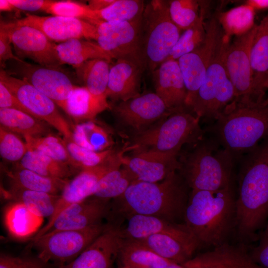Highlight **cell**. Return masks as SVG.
Listing matches in <instances>:
<instances>
[{
    "instance_id": "57",
    "label": "cell",
    "mask_w": 268,
    "mask_h": 268,
    "mask_svg": "<svg viewBox=\"0 0 268 268\" xmlns=\"http://www.w3.org/2000/svg\"><path fill=\"white\" fill-rule=\"evenodd\" d=\"M264 233L265 234H266L268 236V225L266 231L264 232Z\"/></svg>"
},
{
    "instance_id": "4",
    "label": "cell",
    "mask_w": 268,
    "mask_h": 268,
    "mask_svg": "<svg viewBox=\"0 0 268 268\" xmlns=\"http://www.w3.org/2000/svg\"><path fill=\"white\" fill-rule=\"evenodd\" d=\"M189 188L178 170L159 182L134 183L115 199V209L125 218L140 214L179 223L184 220Z\"/></svg>"
},
{
    "instance_id": "27",
    "label": "cell",
    "mask_w": 268,
    "mask_h": 268,
    "mask_svg": "<svg viewBox=\"0 0 268 268\" xmlns=\"http://www.w3.org/2000/svg\"><path fill=\"white\" fill-rule=\"evenodd\" d=\"M118 258L119 267L164 268L176 264L163 258L140 241L122 238Z\"/></svg>"
},
{
    "instance_id": "23",
    "label": "cell",
    "mask_w": 268,
    "mask_h": 268,
    "mask_svg": "<svg viewBox=\"0 0 268 268\" xmlns=\"http://www.w3.org/2000/svg\"><path fill=\"white\" fill-rule=\"evenodd\" d=\"M152 74L155 93L166 107L171 111L186 108L187 90L178 61L166 60Z\"/></svg>"
},
{
    "instance_id": "47",
    "label": "cell",
    "mask_w": 268,
    "mask_h": 268,
    "mask_svg": "<svg viewBox=\"0 0 268 268\" xmlns=\"http://www.w3.org/2000/svg\"><path fill=\"white\" fill-rule=\"evenodd\" d=\"M46 264L38 258L15 257L1 253L0 268H46Z\"/></svg>"
},
{
    "instance_id": "13",
    "label": "cell",
    "mask_w": 268,
    "mask_h": 268,
    "mask_svg": "<svg viewBox=\"0 0 268 268\" xmlns=\"http://www.w3.org/2000/svg\"><path fill=\"white\" fill-rule=\"evenodd\" d=\"M10 74L31 84L53 100L65 111L67 101L76 85L60 67L43 66L25 62L13 61Z\"/></svg>"
},
{
    "instance_id": "28",
    "label": "cell",
    "mask_w": 268,
    "mask_h": 268,
    "mask_svg": "<svg viewBox=\"0 0 268 268\" xmlns=\"http://www.w3.org/2000/svg\"><path fill=\"white\" fill-rule=\"evenodd\" d=\"M3 219L6 229L12 237L25 240L38 233L44 218L32 212L23 204L11 201L5 208Z\"/></svg>"
},
{
    "instance_id": "42",
    "label": "cell",
    "mask_w": 268,
    "mask_h": 268,
    "mask_svg": "<svg viewBox=\"0 0 268 268\" xmlns=\"http://www.w3.org/2000/svg\"><path fill=\"white\" fill-rule=\"evenodd\" d=\"M144 6L143 0H115L105 9L95 12L100 20L131 22L142 17Z\"/></svg>"
},
{
    "instance_id": "22",
    "label": "cell",
    "mask_w": 268,
    "mask_h": 268,
    "mask_svg": "<svg viewBox=\"0 0 268 268\" xmlns=\"http://www.w3.org/2000/svg\"><path fill=\"white\" fill-rule=\"evenodd\" d=\"M107 201L92 197L68 206L57 215L43 235L50 232L81 230L100 223L107 211Z\"/></svg>"
},
{
    "instance_id": "1",
    "label": "cell",
    "mask_w": 268,
    "mask_h": 268,
    "mask_svg": "<svg viewBox=\"0 0 268 268\" xmlns=\"http://www.w3.org/2000/svg\"><path fill=\"white\" fill-rule=\"evenodd\" d=\"M238 161L235 228L241 239H251L268 217V136Z\"/></svg>"
},
{
    "instance_id": "34",
    "label": "cell",
    "mask_w": 268,
    "mask_h": 268,
    "mask_svg": "<svg viewBox=\"0 0 268 268\" xmlns=\"http://www.w3.org/2000/svg\"><path fill=\"white\" fill-rule=\"evenodd\" d=\"M3 195L12 201L23 204L32 212L43 218H50L53 215L59 197V195L26 190L12 185L4 192Z\"/></svg>"
},
{
    "instance_id": "11",
    "label": "cell",
    "mask_w": 268,
    "mask_h": 268,
    "mask_svg": "<svg viewBox=\"0 0 268 268\" xmlns=\"http://www.w3.org/2000/svg\"><path fill=\"white\" fill-rule=\"evenodd\" d=\"M0 81L16 97L33 116L47 123L66 139H72L70 125L62 115L57 104L31 84L1 68Z\"/></svg>"
},
{
    "instance_id": "51",
    "label": "cell",
    "mask_w": 268,
    "mask_h": 268,
    "mask_svg": "<svg viewBox=\"0 0 268 268\" xmlns=\"http://www.w3.org/2000/svg\"><path fill=\"white\" fill-rule=\"evenodd\" d=\"M17 9L29 11H45L51 0H9Z\"/></svg>"
},
{
    "instance_id": "30",
    "label": "cell",
    "mask_w": 268,
    "mask_h": 268,
    "mask_svg": "<svg viewBox=\"0 0 268 268\" xmlns=\"http://www.w3.org/2000/svg\"><path fill=\"white\" fill-rule=\"evenodd\" d=\"M10 185L24 189L60 195L69 180L41 175L19 165L5 171Z\"/></svg>"
},
{
    "instance_id": "20",
    "label": "cell",
    "mask_w": 268,
    "mask_h": 268,
    "mask_svg": "<svg viewBox=\"0 0 268 268\" xmlns=\"http://www.w3.org/2000/svg\"><path fill=\"white\" fill-rule=\"evenodd\" d=\"M113 110L123 124L138 131L174 111L169 110L155 93L152 92L121 101Z\"/></svg>"
},
{
    "instance_id": "5",
    "label": "cell",
    "mask_w": 268,
    "mask_h": 268,
    "mask_svg": "<svg viewBox=\"0 0 268 268\" xmlns=\"http://www.w3.org/2000/svg\"><path fill=\"white\" fill-rule=\"evenodd\" d=\"M187 145L178 155V171L191 190L215 191L233 185L236 161L214 138L205 133Z\"/></svg>"
},
{
    "instance_id": "46",
    "label": "cell",
    "mask_w": 268,
    "mask_h": 268,
    "mask_svg": "<svg viewBox=\"0 0 268 268\" xmlns=\"http://www.w3.org/2000/svg\"><path fill=\"white\" fill-rule=\"evenodd\" d=\"M27 151L25 142L17 134L0 126V155L3 159L12 163L20 162Z\"/></svg>"
},
{
    "instance_id": "2",
    "label": "cell",
    "mask_w": 268,
    "mask_h": 268,
    "mask_svg": "<svg viewBox=\"0 0 268 268\" xmlns=\"http://www.w3.org/2000/svg\"><path fill=\"white\" fill-rule=\"evenodd\" d=\"M204 131L238 161L268 136V96L261 101L234 99Z\"/></svg>"
},
{
    "instance_id": "3",
    "label": "cell",
    "mask_w": 268,
    "mask_h": 268,
    "mask_svg": "<svg viewBox=\"0 0 268 268\" xmlns=\"http://www.w3.org/2000/svg\"><path fill=\"white\" fill-rule=\"evenodd\" d=\"M236 200L233 185L215 191L191 190L184 220L199 247L226 243L236 227Z\"/></svg>"
},
{
    "instance_id": "12",
    "label": "cell",
    "mask_w": 268,
    "mask_h": 268,
    "mask_svg": "<svg viewBox=\"0 0 268 268\" xmlns=\"http://www.w3.org/2000/svg\"><path fill=\"white\" fill-rule=\"evenodd\" d=\"M141 18L131 22L100 20L94 24L97 30L95 41L112 59L129 60L146 70L140 47Z\"/></svg>"
},
{
    "instance_id": "31",
    "label": "cell",
    "mask_w": 268,
    "mask_h": 268,
    "mask_svg": "<svg viewBox=\"0 0 268 268\" xmlns=\"http://www.w3.org/2000/svg\"><path fill=\"white\" fill-rule=\"evenodd\" d=\"M109 108L107 100L94 97L84 86H76L67 101L65 112L80 123L94 120L97 115Z\"/></svg>"
},
{
    "instance_id": "40",
    "label": "cell",
    "mask_w": 268,
    "mask_h": 268,
    "mask_svg": "<svg viewBox=\"0 0 268 268\" xmlns=\"http://www.w3.org/2000/svg\"><path fill=\"white\" fill-rule=\"evenodd\" d=\"M206 2L196 0H169L170 16L181 30L185 31L194 25L205 13Z\"/></svg>"
},
{
    "instance_id": "41",
    "label": "cell",
    "mask_w": 268,
    "mask_h": 268,
    "mask_svg": "<svg viewBox=\"0 0 268 268\" xmlns=\"http://www.w3.org/2000/svg\"><path fill=\"white\" fill-rule=\"evenodd\" d=\"M133 183L127 172L122 167L106 174L100 180L92 197L108 201L121 196Z\"/></svg>"
},
{
    "instance_id": "24",
    "label": "cell",
    "mask_w": 268,
    "mask_h": 268,
    "mask_svg": "<svg viewBox=\"0 0 268 268\" xmlns=\"http://www.w3.org/2000/svg\"><path fill=\"white\" fill-rule=\"evenodd\" d=\"M182 265L186 268H264L246 250L227 243L199 254Z\"/></svg>"
},
{
    "instance_id": "56",
    "label": "cell",
    "mask_w": 268,
    "mask_h": 268,
    "mask_svg": "<svg viewBox=\"0 0 268 268\" xmlns=\"http://www.w3.org/2000/svg\"><path fill=\"white\" fill-rule=\"evenodd\" d=\"M263 89L266 92L268 90V76L263 85Z\"/></svg>"
},
{
    "instance_id": "8",
    "label": "cell",
    "mask_w": 268,
    "mask_h": 268,
    "mask_svg": "<svg viewBox=\"0 0 268 268\" xmlns=\"http://www.w3.org/2000/svg\"><path fill=\"white\" fill-rule=\"evenodd\" d=\"M185 108L173 111L158 126L139 132L133 146L161 152L180 151L184 145L201 139L205 132L200 119Z\"/></svg>"
},
{
    "instance_id": "26",
    "label": "cell",
    "mask_w": 268,
    "mask_h": 268,
    "mask_svg": "<svg viewBox=\"0 0 268 268\" xmlns=\"http://www.w3.org/2000/svg\"><path fill=\"white\" fill-rule=\"evenodd\" d=\"M250 58L255 94L263 100L267 97L263 85L268 76V12L257 26Z\"/></svg>"
},
{
    "instance_id": "43",
    "label": "cell",
    "mask_w": 268,
    "mask_h": 268,
    "mask_svg": "<svg viewBox=\"0 0 268 268\" xmlns=\"http://www.w3.org/2000/svg\"><path fill=\"white\" fill-rule=\"evenodd\" d=\"M205 14H203L194 25L181 34L166 60L177 61L182 56L193 51L204 42L206 35L204 21Z\"/></svg>"
},
{
    "instance_id": "6",
    "label": "cell",
    "mask_w": 268,
    "mask_h": 268,
    "mask_svg": "<svg viewBox=\"0 0 268 268\" xmlns=\"http://www.w3.org/2000/svg\"><path fill=\"white\" fill-rule=\"evenodd\" d=\"M181 31L170 16L168 1L152 0L145 5L140 40L146 69L152 73L166 60Z\"/></svg>"
},
{
    "instance_id": "45",
    "label": "cell",
    "mask_w": 268,
    "mask_h": 268,
    "mask_svg": "<svg viewBox=\"0 0 268 268\" xmlns=\"http://www.w3.org/2000/svg\"><path fill=\"white\" fill-rule=\"evenodd\" d=\"M45 12L53 15L83 20L93 25L100 20L95 11L91 10L87 5L71 0H52Z\"/></svg>"
},
{
    "instance_id": "19",
    "label": "cell",
    "mask_w": 268,
    "mask_h": 268,
    "mask_svg": "<svg viewBox=\"0 0 268 268\" xmlns=\"http://www.w3.org/2000/svg\"><path fill=\"white\" fill-rule=\"evenodd\" d=\"M126 227L119 229L122 238L141 240L155 234L170 235L180 241L194 251L199 244L185 223H176L153 216L133 214L126 217Z\"/></svg>"
},
{
    "instance_id": "50",
    "label": "cell",
    "mask_w": 268,
    "mask_h": 268,
    "mask_svg": "<svg viewBox=\"0 0 268 268\" xmlns=\"http://www.w3.org/2000/svg\"><path fill=\"white\" fill-rule=\"evenodd\" d=\"M0 109H15L31 115L11 92L0 81Z\"/></svg>"
},
{
    "instance_id": "10",
    "label": "cell",
    "mask_w": 268,
    "mask_h": 268,
    "mask_svg": "<svg viewBox=\"0 0 268 268\" xmlns=\"http://www.w3.org/2000/svg\"><path fill=\"white\" fill-rule=\"evenodd\" d=\"M205 26L206 35L204 42L177 60L187 90L185 107L189 109L203 82L214 52L225 35L216 16L205 23Z\"/></svg>"
},
{
    "instance_id": "33",
    "label": "cell",
    "mask_w": 268,
    "mask_h": 268,
    "mask_svg": "<svg viewBox=\"0 0 268 268\" xmlns=\"http://www.w3.org/2000/svg\"><path fill=\"white\" fill-rule=\"evenodd\" d=\"M110 62L102 59L88 61L75 68L78 78L94 97L107 100Z\"/></svg>"
},
{
    "instance_id": "35",
    "label": "cell",
    "mask_w": 268,
    "mask_h": 268,
    "mask_svg": "<svg viewBox=\"0 0 268 268\" xmlns=\"http://www.w3.org/2000/svg\"><path fill=\"white\" fill-rule=\"evenodd\" d=\"M72 131V140L90 150L103 151L110 149L113 143L107 130L94 120L78 123Z\"/></svg>"
},
{
    "instance_id": "29",
    "label": "cell",
    "mask_w": 268,
    "mask_h": 268,
    "mask_svg": "<svg viewBox=\"0 0 268 268\" xmlns=\"http://www.w3.org/2000/svg\"><path fill=\"white\" fill-rule=\"evenodd\" d=\"M58 58L61 65L67 64L74 68L93 59H112L97 42L84 39H71L57 44Z\"/></svg>"
},
{
    "instance_id": "9",
    "label": "cell",
    "mask_w": 268,
    "mask_h": 268,
    "mask_svg": "<svg viewBox=\"0 0 268 268\" xmlns=\"http://www.w3.org/2000/svg\"><path fill=\"white\" fill-rule=\"evenodd\" d=\"M101 223L78 230L50 232L32 239L38 257L45 264L53 262L59 266L67 264L81 254L104 230Z\"/></svg>"
},
{
    "instance_id": "21",
    "label": "cell",
    "mask_w": 268,
    "mask_h": 268,
    "mask_svg": "<svg viewBox=\"0 0 268 268\" xmlns=\"http://www.w3.org/2000/svg\"><path fill=\"white\" fill-rule=\"evenodd\" d=\"M121 239L118 228L106 226L75 259L59 268H111L118 258Z\"/></svg>"
},
{
    "instance_id": "18",
    "label": "cell",
    "mask_w": 268,
    "mask_h": 268,
    "mask_svg": "<svg viewBox=\"0 0 268 268\" xmlns=\"http://www.w3.org/2000/svg\"><path fill=\"white\" fill-rule=\"evenodd\" d=\"M17 23L34 27L50 40L63 42L71 39L96 40L97 30L93 24L79 19L57 15L39 16L27 13Z\"/></svg>"
},
{
    "instance_id": "14",
    "label": "cell",
    "mask_w": 268,
    "mask_h": 268,
    "mask_svg": "<svg viewBox=\"0 0 268 268\" xmlns=\"http://www.w3.org/2000/svg\"><path fill=\"white\" fill-rule=\"evenodd\" d=\"M123 152H115L103 163L94 167L83 169L69 180L59 195L55 209L48 222L36 234L38 238L44 234L57 215L68 206L81 202L93 196L100 180L110 171L121 167Z\"/></svg>"
},
{
    "instance_id": "38",
    "label": "cell",
    "mask_w": 268,
    "mask_h": 268,
    "mask_svg": "<svg viewBox=\"0 0 268 268\" xmlns=\"http://www.w3.org/2000/svg\"><path fill=\"white\" fill-rule=\"evenodd\" d=\"M255 12L252 7L244 4L221 12L216 17L227 36H238L254 27Z\"/></svg>"
},
{
    "instance_id": "25",
    "label": "cell",
    "mask_w": 268,
    "mask_h": 268,
    "mask_svg": "<svg viewBox=\"0 0 268 268\" xmlns=\"http://www.w3.org/2000/svg\"><path fill=\"white\" fill-rule=\"evenodd\" d=\"M145 68L131 61L118 59L111 66L106 96L126 101L140 95V80Z\"/></svg>"
},
{
    "instance_id": "52",
    "label": "cell",
    "mask_w": 268,
    "mask_h": 268,
    "mask_svg": "<svg viewBox=\"0 0 268 268\" xmlns=\"http://www.w3.org/2000/svg\"><path fill=\"white\" fill-rule=\"evenodd\" d=\"M115 0H90L88 1V6L92 10L100 11L109 6Z\"/></svg>"
},
{
    "instance_id": "16",
    "label": "cell",
    "mask_w": 268,
    "mask_h": 268,
    "mask_svg": "<svg viewBox=\"0 0 268 268\" xmlns=\"http://www.w3.org/2000/svg\"><path fill=\"white\" fill-rule=\"evenodd\" d=\"M0 27L8 32L19 59L28 58L43 66H62L57 56V44L39 30L16 21L1 22Z\"/></svg>"
},
{
    "instance_id": "49",
    "label": "cell",
    "mask_w": 268,
    "mask_h": 268,
    "mask_svg": "<svg viewBox=\"0 0 268 268\" xmlns=\"http://www.w3.org/2000/svg\"><path fill=\"white\" fill-rule=\"evenodd\" d=\"M249 254L256 263L268 268V236L266 234H262L259 244L253 248Z\"/></svg>"
},
{
    "instance_id": "55",
    "label": "cell",
    "mask_w": 268,
    "mask_h": 268,
    "mask_svg": "<svg viewBox=\"0 0 268 268\" xmlns=\"http://www.w3.org/2000/svg\"><path fill=\"white\" fill-rule=\"evenodd\" d=\"M119 268H124L119 267ZM164 268H186L182 264H174L170 266Z\"/></svg>"
},
{
    "instance_id": "44",
    "label": "cell",
    "mask_w": 268,
    "mask_h": 268,
    "mask_svg": "<svg viewBox=\"0 0 268 268\" xmlns=\"http://www.w3.org/2000/svg\"><path fill=\"white\" fill-rule=\"evenodd\" d=\"M65 139V138H64ZM67 147L74 163V167L80 171L98 166L108 159L115 152L111 148L96 152L84 148L72 139H66Z\"/></svg>"
},
{
    "instance_id": "15",
    "label": "cell",
    "mask_w": 268,
    "mask_h": 268,
    "mask_svg": "<svg viewBox=\"0 0 268 268\" xmlns=\"http://www.w3.org/2000/svg\"><path fill=\"white\" fill-rule=\"evenodd\" d=\"M257 26L243 35L235 36L226 50L225 65L234 89V99L261 101L255 94L250 58Z\"/></svg>"
},
{
    "instance_id": "54",
    "label": "cell",
    "mask_w": 268,
    "mask_h": 268,
    "mask_svg": "<svg viewBox=\"0 0 268 268\" xmlns=\"http://www.w3.org/2000/svg\"><path fill=\"white\" fill-rule=\"evenodd\" d=\"M0 10L1 12L16 11L17 9L9 0H0Z\"/></svg>"
},
{
    "instance_id": "7",
    "label": "cell",
    "mask_w": 268,
    "mask_h": 268,
    "mask_svg": "<svg viewBox=\"0 0 268 268\" xmlns=\"http://www.w3.org/2000/svg\"><path fill=\"white\" fill-rule=\"evenodd\" d=\"M225 34L207 68L204 79L190 109L200 120L213 123L235 98L232 84L225 65V55L230 43Z\"/></svg>"
},
{
    "instance_id": "17",
    "label": "cell",
    "mask_w": 268,
    "mask_h": 268,
    "mask_svg": "<svg viewBox=\"0 0 268 268\" xmlns=\"http://www.w3.org/2000/svg\"><path fill=\"white\" fill-rule=\"evenodd\" d=\"M180 151L161 152L146 150L132 157H123L122 167L130 175L133 183H156L178 170Z\"/></svg>"
},
{
    "instance_id": "48",
    "label": "cell",
    "mask_w": 268,
    "mask_h": 268,
    "mask_svg": "<svg viewBox=\"0 0 268 268\" xmlns=\"http://www.w3.org/2000/svg\"><path fill=\"white\" fill-rule=\"evenodd\" d=\"M11 41L8 32L0 27V64L3 69L7 61H20L22 60L14 55L11 48Z\"/></svg>"
},
{
    "instance_id": "32",
    "label": "cell",
    "mask_w": 268,
    "mask_h": 268,
    "mask_svg": "<svg viewBox=\"0 0 268 268\" xmlns=\"http://www.w3.org/2000/svg\"><path fill=\"white\" fill-rule=\"evenodd\" d=\"M0 127L23 137H41L51 134L47 123L15 109H0Z\"/></svg>"
},
{
    "instance_id": "39",
    "label": "cell",
    "mask_w": 268,
    "mask_h": 268,
    "mask_svg": "<svg viewBox=\"0 0 268 268\" xmlns=\"http://www.w3.org/2000/svg\"><path fill=\"white\" fill-rule=\"evenodd\" d=\"M28 149L41 152L60 162L67 164L74 169V163L67 147L64 138L52 134L41 137L24 136Z\"/></svg>"
},
{
    "instance_id": "37",
    "label": "cell",
    "mask_w": 268,
    "mask_h": 268,
    "mask_svg": "<svg viewBox=\"0 0 268 268\" xmlns=\"http://www.w3.org/2000/svg\"><path fill=\"white\" fill-rule=\"evenodd\" d=\"M18 165L44 176L63 179H67L75 170L67 164L31 149H28Z\"/></svg>"
},
{
    "instance_id": "53",
    "label": "cell",
    "mask_w": 268,
    "mask_h": 268,
    "mask_svg": "<svg viewBox=\"0 0 268 268\" xmlns=\"http://www.w3.org/2000/svg\"><path fill=\"white\" fill-rule=\"evenodd\" d=\"M244 4L252 7L255 10L268 9V0H247Z\"/></svg>"
},
{
    "instance_id": "36",
    "label": "cell",
    "mask_w": 268,
    "mask_h": 268,
    "mask_svg": "<svg viewBox=\"0 0 268 268\" xmlns=\"http://www.w3.org/2000/svg\"><path fill=\"white\" fill-rule=\"evenodd\" d=\"M138 241L160 257L178 264L192 258L195 252L178 239L164 234L151 235Z\"/></svg>"
}]
</instances>
